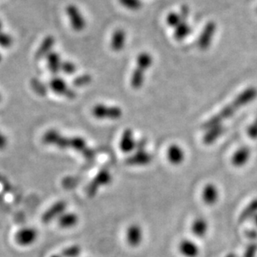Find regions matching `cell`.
<instances>
[{
  "instance_id": "obj_1",
  "label": "cell",
  "mask_w": 257,
  "mask_h": 257,
  "mask_svg": "<svg viewBox=\"0 0 257 257\" xmlns=\"http://www.w3.org/2000/svg\"><path fill=\"white\" fill-rule=\"evenodd\" d=\"M257 98V88L256 87H249L240 92L232 102L225 106L218 114L213 116L208 121L205 123L203 128L208 130L214 127L222 125L223 123L235 115L241 108L249 104Z\"/></svg>"
},
{
  "instance_id": "obj_2",
  "label": "cell",
  "mask_w": 257,
  "mask_h": 257,
  "mask_svg": "<svg viewBox=\"0 0 257 257\" xmlns=\"http://www.w3.org/2000/svg\"><path fill=\"white\" fill-rule=\"evenodd\" d=\"M112 181V175L107 169H101L93 180L88 185L86 193L90 197H94L97 194L101 187L109 185Z\"/></svg>"
},
{
  "instance_id": "obj_3",
  "label": "cell",
  "mask_w": 257,
  "mask_h": 257,
  "mask_svg": "<svg viewBox=\"0 0 257 257\" xmlns=\"http://www.w3.org/2000/svg\"><path fill=\"white\" fill-rule=\"evenodd\" d=\"M43 142L46 145L54 146L59 149H68L71 147V137L63 136L54 129H51L44 134Z\"/></svg>"
},
{
  "instance_id": "obj_4",
  "label": "cell",
  "mask_w": 257,
  "mask_h": 257,
  "mask_svg": "<svg viewBox=\"0 0 257 257\" xmlns=\"http://www.w3.org/2000/svg\"><path fill=\"white\" fill-rule=\"evenodd\" d=\"M39 237V231L32 226H27L17 231L14 240L19 247H30L35 244Z\"/></svg>"
},
{
  "instance_id": "obj_5",
  "label": "cell",
  "mask_w": 257,
  "mask_h": 257,
  "mask_svg": "<svg viewBox=\"0 0 257 257\" xmlns=\"http://www.w3.org/2000/svg\"><path fill=\"white\" fill-rule=\"evenodd\" d=\"M94 117L98 119H112L115 120L122 116V110L118 107H107L103 104H97L92 109Z\"/></svg>"
},
{
  "instance_id": "obj_6",
  "label": "cell",
  "mask_w": 257,
  "mask_h": 257,
  "mask_svg": "<svg viewBox=\"0 0 257 257\" xmlns=\"http://www.w3.org/2000/svg\"><path fill=\"white\" fill-rule=\"evenodd\" d=\"M217 26L214 21H209L206 24L202 34H200L198 39V47L202 50H206L209 48L213 41V38L215 36Z\"/></svg>"
},
{
  "instance_id": "obj_7",
  "label": "cell",
  "mask_w": 257,
  "mask_h": 257,
  "mask_svg": "<svg viewBox=\"0 0 257 257\" xmlns=\"http://www.w3.org/2000/svg\"><path fill=\"white\" fill-rule=\"evenodd\" d=\"M67 203L64 201H58L53 203L51 208H48L43 214L41 220L43 223H51L54 220H58V217L66 212Z\"/></svg>"
},
{
  "instance_id": "obj_8",
  "label": "cell",
  "mask_w": 257,
  "mask_h": 257,
  "mask_svg": "<svg viewBox=\"0 0 257 257\" xmlns=\"http://www.w3.org/2000/svg\"><path fill=\"white\" fill-rule=\"evenodd\" d=\"M49 87L56 94L61 95L69 99H73L76 97V93L74 90L68 87L64 79H60L58 77H54L51 79L49 84Z\"/></svg>"
},
{
  "instance_id": "obj_9",
  "label": "cell",
  "mask_w": 257,
  "mask_h": 257,
  "mask_svg": "<svg viewBox=\"0 0 257 257\" xmlns=\"http://www.w3.org/2000/svg\"><path fill=\"white\" fill-rule=\"evenodd\" d=\"M66 13L69 17V21L72 28L75 31H82L86 26V22L80 9L74 5L70 4L66 8Z\"/></svg>"
},
{
  "instance_id": "obj_10",
  "label": "cell",
  "mask_w": 257,
  "mask_h": 257,
  "mask_svg": "<svg viewBox=\"0 0 257 257\" xmlns=\"http://www.w3.org/2000/svg\"><path fill=\"white\" fill-rule=\"evenodd\" d=\"M143 229L139 224H131L125 232V240L131 247H138L143 241Z\"/></svg>"
},
{
  "instance_id": "obj_11",
  "label": "cell",
  "mask_w": 257,
  "mask_h": 257,
  "mask_svg": "<svg viewBox=\"0 0 257 257\" xmlns=\"http://www.w3.org/2000/svg\"><path fill=\"white\" fill-rule=\"evenodd\" d=\"M153 160V157L151 153L144 151H135V153L130 156L126 159V163L128 165L135 166V167H144L149 165Z\"/></svg>"
},
{
  "instance_id": "obj_12",
  "label": "cell",
  "mask_w": 257,
  "mask_h": 257,
  "mask_svg": "<svg viewBox=\"0 0 257 257\" xmlns=\"http://www.w3.org/2000/svg\"><path fill=\"white\" fill-rule=\"evenodd\" d=\"M220 198V191L214 183H207L202 190V200L205 204L212 206L217 203Z\"/></svg>"
},
{
  "instance_id": "obj_13",
  "label": "cell",
  "mask_w": 257,
  "mask_h": 257,
  "mask_svg": "<svg viewBox=\"0 0 257 257\" xmlns=\"http://www.w3.org/2000/svg\"><path fill=\"white\" fill-rule=\"evenodd\" d=\"M119 149L124 153H131L135 150L136 141L134 138L133 131L131 129H126L123 132L119 143Z\"/></svg>"
},
{
  "instance_id": "obj_14",
  "label": "cell",
  "mask_w": 257,
  "mask_h": 257,
  "mask_svg": "<svg viewBox=\"0 0 257 257\" xmlns=\"http://www.w3.org/2000/svg\"><path fill=\"white\" fill-rule=\"evenodd\" d=\"M179 252L184 257H197L200 255V248L196 242L190 239H184L179 244Z\"/></svg>"
},
{
  "instance_id": "obj_15",
  "label": "cell",
  "mask_w": 257,
  "mask_h": 257,
  "mask_svg": "<svg viewBox=\"0 0 257 257\" xmlns=\"http://www.w3.org/2000/svg\"><path fill=\"white\" fill-rule=\"evenodd\" d=\"M252 155L251 149L247 147H242L234 152L231 158V163L235 168H242L249 162Z\"/></svg>"
},
{
  "instance_id": "obj_16",
  "label": "cell",
  "mask_w": 257,
  "mask_h": 257,
  "mask_svg": "<svg viewBox=\"0 0 257 257\" xmlns=\"http://www.w3.org/2000/svg\"><path fill=\"white\" fill-rule=\"evenodd\" d=\"M166 156L168 161L173 165H180L186 158V153L183 148L177 144L170 145L167 149Z\"/></svg>"
},
{
  "instance_id": "obj_17",
  "label": "cell",
  "mask_w": 257,
  "mask_h": 257,
  "mask_svg": "<svg viewBox=\"0 0 257 257\" xmlns=\"http://www.w3.org/2000/svg\"><path fill=\"white\" fill-rule=\"evenodd\" d=\"M54 43H55V40L53 36L49 35L47 37H45L36 51V54H35L36 59L40 60L42 58H46L52 52Z\"/></svg>"
},
{
  "instance_id": "obj_18",
  "label": "cell",
  "mask_w": 257,
  "mask_h": 257,
  "mask_svg": "<svg viewBox=\"0 0 257 257\" xmlns=\"http://www.w3.org/2000/svg\"><path fill=\"white\" fill-rule=\"evenodd\" d=\"M209 230V224L205 218L197 217L191 224V231L196 237H204Z\"/></svg>"
},
{
  "instance_id": "obj_19",
  "label": "cell",
  "mask_w": 257,
  "mask_h": 257,
  "mask_svg": "<svg viewBox=\"0 0 257 257\" xmlns=\"http://www.w3.org/2000/svg\"><path fill=\"white\" fill-rule=\"evenodd\" d=\"M79 222V216L74 213H63L58 219V226L63 229H71Z\"/></svg>"
},
{
  "instance_id": "obj_20",
  "label": "cell",
  "mask_w": 257,
  "mask_h": 257,
  "mask_svg": "<svg viewBox=\"0 0 257 257\" xmlns=\"http://www.w3.org/2000/svg\"><path fill=\"white\" fill-rule=\"evenodd\" d=\"M126 34L123 29H116L111 38V48L115 52H119L125 47Z\"/></svg>"
},
{
  "instance_id": "obj_21",
  "label": "cell",
  "mask_w": 257,
  "mask_h": 257,
  "mask_svg": "<svg viewBox=\"0 0 257 257\" xmlns=\"http://www.w3.org/2000/svg\"><path fill=\"white\" fill-rule=\"evenodd\" d=\"M223 132H224V127L222 125L208 129L203 136V142L206 145L212 144L222 135Z\"/></svg>"
},
{
  "instance_id": "obj_22",
  "label": "cell",
  "mask_w": 257,
  "mask_h": 257,
  "mask_svg": "<svg viewBox=\"0 0 257 257\" xmlns=\"http://www.w3.org/2000/svg\"><path fill=\"white\" fill-rule=\"evenodd\" d=\"M46 60H47L48 68L52 74L56 75V74H58V72L61 70V58H60V56L58 55V53L51 52L46 57Z\"/></svg>"
},
{
  "instance_id": "obj_23",
  "label": "cell",
  "mask_w": 257,
  "mask_h": 257,
  "mask_svg": "<svg viewBox=\"0 0 257 257\" xmlns=\"http://www.w3.org/2000/svg\"><path fill=\"white\" fill-rule=\"evenodd\" d=\"M256 215H257V198L252 200V202L247 205L241 213L239 219L241 221H245L250 218L254 217Z\"/></svg>"
},
{
  "instance_id": "obj_24",
  "label": "cell",
  "mask_w": 257,
  "mask_h": 257,
  "mask_svg": "<svg viewBox=\"0 0 257 257\" xmlns=\"http://www.w3.org/2000/svg\"><path fill=\"white\" fill-rule=\"evenodd\" d=\"M145 83V71L137 68L133 72L130 84L134 89H140Z\"/></svg>"
},
{
  "instance_id": "obj_25",
  "label": "cell",
  "mask_w": 257,
  "mask_h": 257,
  "mask_svg": "<svg viewBox=\"0 0 257 257\" xmlns=\"http://www.w3.org/2000/svg\"><path fill=\"white\" fill-rule=\"evenodd\" d=\"M175 40L178 41L184 40L186 37H188L191 33V28L186 21H182L177 27L175 28Z\"/></svg>"
},
{
  "instance_id": "obj_26",
  "label": "cell",
  "mask_w": 257,
  "mask_h": 257,
  "mask_svg": "<svg viewBox=\"0 0 257 257\" xmlns=\"http://www.w3.org/2000/svg\"><path fill=\"white\" fill-rule=\"evenodd\" d=\"M152 63H153V58L150 53L144 52V53L139 54L138 57H137L138 68H141L144 71H146L151 68Z\"/></svg>"
},
{
  "instance_id": "obj_27",
  "label": "cell",
  "mask_w": 257,
  "mask_h": 257,
  "mask_svg": "<svg viewBox=\"0 0 257 257\" xmlns=\"http://www.w3.org/2000/svg\"><path fill=\"white\" fill-rule=\"evenodd\" d=\"M30 85L36 94L43 97L47 94V87L43 82L40 81V79H33L30 82Z\"/></svg>"
},
{
  "instance_id": "obj_28",
  "label": "cell",
  "mask_w": 257,
  "mask_h": 257,
  "mask_svg": "<svg viewBox=\"0 0 257 257\" xmlns=\"http://www.w3.org/2000/svg\"><path fill=\"white\" fill-rule=\"evenodd\" d=\"M80 253H81V247L78 245H74L64 249L60 256L62 257H79Z\"/></svg>"
},
{
  "instance_id": "obj_29",
  "label": "cell",
  "mask_w": 257,
  "mask_h": 257,
  "mask_svg": "<svg viewBox=\"0 0 257 257\" xmlns=\"http://www.w3.org/2000/svg\"><path fill=\"white\" fill-rule=\"evenodd\" d=\"M119 3L130 10H139L142 7L141 0H119Z\"/></svg>"
},
{
  "instance_id": "obj_30",
  "label": "cell",
  "mask_w": 257,
  "mask_h": 257,
  "mask_svg": "<svg viewBox=\"0 0 257 257\" xmlns=\"http://www.w3.org/2000/svg\"><path fill=\"white\" fill-rule=\"evenodd\" d=\"M92 81V77L90 74H83L75 78L73 81L74 87H80L86 86Z\"/></svg>"
},
{
  "instance_id": "obj_31",
  "label": "cell",
  "mask_w": 257,
  "mask_h": 257,
  "mask_svg": "<svg viewBox=\"0 0 257 257\" xmlns=\"http://www.w3.org/2000/svg\"><path fill=\"white\" fill-rule=\"evenodd\" d=\"M181 22L182 20H181L180 14L175 13V12H171L166 17V23L169 26L172 27V28L177 27Z\"/></svg>"
},
{
  "instance_id": "obj_32",
  "label": "cell",
  "mask_w": 257,
  "mask_h": 257,
  "mask_svg": "<svg viewBox=\"0 0 257 257\" xmlns=\"http://www.w3.org/2000/svg\"><path fill=\"white\" fill-rule=\"evenodd\" d=\"M13 38L8 34L0 32V47L3 48H9L13 45Z\"/></svg>"
},
{
  "instance_id": "obj_33",
  "label": "cell",
  "mask_w": 257,
  "mask_h": 257,
  "mask_svg": "<svg viewBox=\"0 0 257 257\" xmlns=\"http://www.w3.org/2000/svg\"><path fill=\"white\" fill-rule=\"evenodd\" d=\"M61 70L67 75H72L76 72V66L69 61H64L61 63Z\"/></svg>"
},
{
  "instance_id": "obj_34",
  "label": "cell",
  "mask_w": 257,
  "mask_h": 257,
  "mask_svg": "<svg viewBox=\"0 0 257 257\" xmlns=\"http://www.w3.org/2000/svg\"><path fill=\"white\" fill-rule=\"evenodd\" d=\"M257 253V245H250L244 252L243 257H256Z\"/></svg>"
},
{
  "instance_id": "obj_35",
  "label": "cell",
  "mask_w": 257,
  "mask_h": 257,
  "mask_svg": "<svg viewBox=\"0 0 257 257\" xmlns=\"http://www.w3.org/2000/svg\"><path fill=\"white\" fill-rule=\"evenodd\" d=\"M182 21H186L190 15V8L187 5H182L180 8V13H179Z\"/></svg>"
},
{
  "instance_id": "obj_36",
  "label": "cell",
  "mask_w": 257,
  "mask_h": 257,
  "mask_svg": "<svg viewBox=\"0 0 257 257\" xmlns=\"http://www.w3.org/2000/svg\"><path fill=\"white\" fill-rule=\"evenodd\" d=\"M247 134L248 136L252 138V139H257V124L256 123L252 124L249 127V128L247 130Z\"/></svg>"
},
{
  "instance_id": "obj_37",
  "label": "cell",
  "mask_w": 257,
  "mask_h": 257,
  "mask_svg": "<svg viewBox=\"0 0 257 257\" xmlns=\"http://www.w3.org/2000/svg\"><path fill=\"white\" fill-rule=\"evenodd\" d=\"M146 145H147V140L146 138H141L138 141H136L135 151H144V150H146Z\"/></svg>"
},
{
  "instance_id": "obj_38",
  "label": "cell",
  "mask_w": 257,
  "mask_h": 257,
  "mask_svg": "<svg viewBox=\"0 0 257 257\" xmlns=\"http://www.w3.org/2000/svg\"><path fill=\"white\" fill-rule=\"evenodd\" d=\"M8 147V139L5 135L0 131V151H3Z\"/></svg>"
},
{
  "instance_id": "obj_39",
  "label": "cell",
  "mask_w": 257,
  "mask_h": 257,
  "mask_svg": "<svg viewBox=\"0 0 257 257\" xmlns=\"http://www.w3.org/2000/svg\"><path fill=\"white\" fill-rule=\"evenodd\" d=\"M248 235H249L250 238H256V237H257V231H250L249 233H248Z\"/></svg>"
},
{
  "instance_id": "obj_40",
  "label": "cell",
  "mask_w": 257,
  "mask_h": 257,
  "mask_svg": "<svg viewBox=\"0 0 257 257\" xmlns=\"http://www.w3.org/2000/svg\"><path fill=\"white\" fill-rule=\"evenodd\" d=\"M253 219H254L255 225H256V226L257 227V215H255L254 217H253Z\"/></svg>"
},
{
  "instance_id": "obj_41",
  "label": "cell",
  "mask_w": 257,
  "mask_h": 257,
  "mask_svg": "<svg viewBox=\"0 0 257 257\" xmlns=\"http://www.w3.org/2000/svg\"><path fill=\"white\" fill-rule=\"evenodd\" d=\"M225 257H236V255L232 254V253H231V254L227 255V256H226Z\"/></svg>"
},
{
  "instance_id": "obj_42",
  "label": "cell",
  "mask_w": 257,
  "mask_h": 257,
  "mask_svg": "<svg viewBox=\"0 0 257 257\" xmlns=\"http://www.w3.org/2000/svg\"><path fill=\"white\" fill-rule=\"evenodd\" d=\"M2 29H3V24H2V21L0 20V32L2 31Z\"/></svg>"
},
{
  "instance_id": "obj_43",
  "label": "cell",
  "mask_w": 257,
  "mask_h": 257,
  "mask_svg": "<svg viewBox=\"0 0 257 257\" xmlns=\"http://www.w3.org/2000/svg\"><path fill=\"white\" fill-rule=\"evenodd\" d=\"M51 257H62L61 256H58V255H52Z\"/></svg>"
},
{
  "instance_id": "obj_44",
  "label": "cell",
  "mask_w": 257,
  "mask_h": 257,
  "mask_svg": "<svg viewBox=\"0 0 257 257\" xmlns=\"http://www.w3.org/2000/svg\"><path fill=\"white\" fill-rule=\"evenodd\" d=\"M2 59H3V57H2V54L0 53V63L2 62Z\"/></svg>"
},
{
  "instance_id": "obj_45",
  "label": "cell",
  "mask_w": 257,
  "mask_h": 257,
  "mask_svg": "<svg viewBox=\"0 0 257 257\" xmlns=\"http://www.w3.org/2000/svg\"><path fill=\"white\" fill-rule=\"evenodd\" d=\"M2 101V95H1V93H0V102Z\"/></svg>"
},
{
  "instance_id": "obj_46",
  "label": "cell",
  "mask_w": 257,
  "mask_h": 257,
  "mask_svg": "<svg viewBox=\"0 0 257 257\" xmlns=\"http://www.w3.org/2000/svg\"><path fill=\"white\" fill-rule=\"evenodd\" d=\"M255 123H256V124H257V121L255 122Z\"/></svg>"
},
{
  "instance_id": "obj_47",
  "label": "cell",
  "mask_w": 257,
  "mask_h": 257,
  "mask_svg": "<svg viewBox=\"0 0 257 257\" xmlns=\"http://www.w3.org/2000/svg\"></svg>"
}]
</instances>
